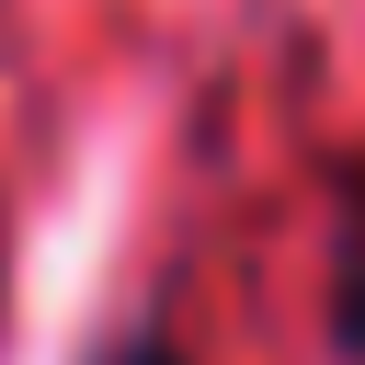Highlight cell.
Here are the masks:
<instances>
[{
    "label": "cell",
    "instance_id": "obj_1",
    "mask_svg": "<svg viewBox=\"0 0 365 365\" xmlns=\"http://www.w3.org/2000/svg\"><path fill=\"white\" fill-rule=\"evenodd\" d=\"M331 331H342V354H365V194L342 205V274H331Z\"/></svg>",
    "mask_w": 365,
    "mask_h": 365
},
{
    "label": "cell",
    "instance_id": "obj_2",
    "mask_svg": "<svg viewBox=\"0 0 365 365\" xmlns=\"http://www.w3.org/2000/svg\"><path fill=\"white\" fill-rule=\"evenodd\" d=\"M114 365H171V354H160V342H125V354H114Z\"/></svg>",
    "mask_w": 365,
    "mask_h": 365
}]
</instances>
